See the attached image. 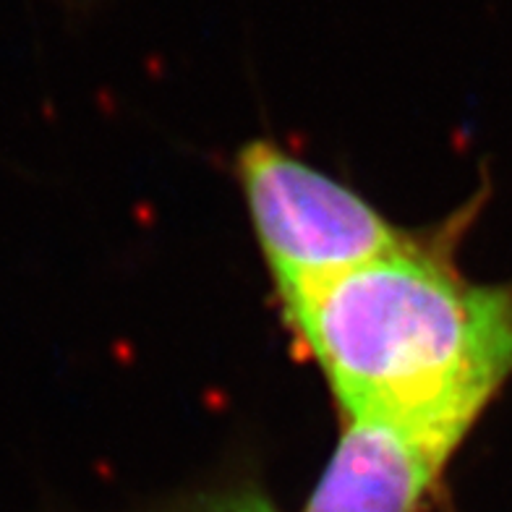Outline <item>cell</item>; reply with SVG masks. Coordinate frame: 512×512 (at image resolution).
I'll return each mask as SVG.
<instances>
[{"label": "cell", "mask_w": 512, "mask_h": 512, "mask_svg": "<svg viewBox=\"0 0 512 512\" xmlns=\"http://www.w3.org/2000/svg\"><path fill=\"white\" fill-rule=\"evenodd\" d=\"M340 416L390 421L458 452L512 377V283H473L418 241L280 296Z\"/></svg>", "instance_id": "cell-1"}, {"label": "cell", "mask_w": 512, "mask_h": 512, "mask_svg": "<svg viewBox=\"0 0 512 512\" xmlns=\"http://www.w3.org/2000/svg\"><path fill=\"white\" fill-rule=\"evenodd\" d=\"M236 173L277 296L413 241L364 196L267 139L238 152Z\"/></svg>", "instance_id": "cell-2"}, {"label": "cell", "mask_w": 512, "mask_h": 512, "mask_svg": "<svg viewBox=\"0 0 512 512\" xmlns=\"http://www.w3.org/2000/svg\"><path fill=\"white\" fill-rule=\"evenodd\" d=\"M455 452L390 421L343 416L304 512H418Z\"/></svg>", "instance_id": "cell-3"}, {"label": "cell", "mask_w": 512, "mask_h": 512, "mask_svg": "<svg viewBox=\"0 0 512 512\" xmlns=\"http://www.w3.org/2000/svg\"><path fill=\"white\" fill-rule=\"evenodd\" d=\"M168 512H280L262 492L254 486L243 489H225V492H212L204 497H196L191 502L173 507Z\"/></svg>", "instance_id": "cell-4"}]
</instances>
